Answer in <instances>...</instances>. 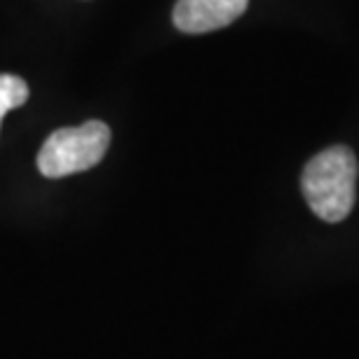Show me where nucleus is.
<instances>
[{
	"label": "nucleus",
	"mask_w": 359,
	"mask_h": 359,
	"mask_svg": "<svg viewBox=\"0 0 359 359\" xmlns=\"http://www.w3.org/2000/svg\"><path fill=\"white\" fill-rule=\"evenodd\" d=\"M357 159L353 149L336 145L315 154L301 175V189L320 219L336 224L350 215L355 205Z\"/></svg>",
	"instance_id": "nucleus-1"
},
{
	"label": "nucleus",
	"mask_w": 359,
	"mask_h": 359,
	"mask_svg": "<svg viewBox=\"0 0 359 359\" xmlns=\"http://www.w3.org/2000/svg\"><path fill=\"white\" fill-rule=\"evenodd\" d=\"M110 126L91 119L82 126L54 131L38 154V168L45 177H66L93 168L110 147Z\"/></svg>",
	"instance_id": "nucleus-2"
},
{
	"label": "nucleus",
	"mask_w": 359,
	"mask_h": 359,
	"mask_svg": "<svg viewBox=\"0 0 359 359\" xmlns=\"http://www.w3.org/2000/svg\"><path fill=\"white\" fill-rule=\"evenodd\" d=\"M248 10V0H177L173 21L182 33H210L233 24Z\"/></svg>",
	"instance_id": "nucleus-3"
},
{
	"label": "nucleus",
	"mask_w": 359,
	"mask_h": 359,
	"mask_svg": "<svg viewBox=\"0 0 359 359\" xmlns=\"http://www.w3.org/2000/svg\"><path fill=\"white\" fill-rule=\"evenodd\" d=\"M28 100V84L17 75H0V124L3 117L14 107H21Z\"/></svg>",
	"instance_id": "nucleus-4"
}]
</instances>
